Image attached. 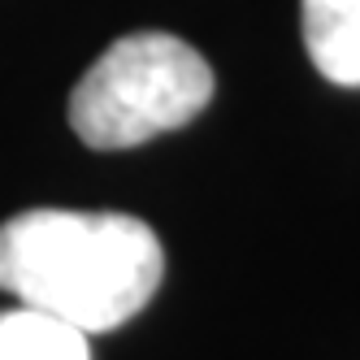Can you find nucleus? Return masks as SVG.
Instances as JSON below:
<instances>
[{
    "label": "nucleus",
    "mask_w": 360,
    "mask_h": 360,
    "mask_svg": "<svg viewBox=\"0 0 360 360\" xmlns=\"http://www.w3.org/2000/svg\"><path fill=\"white\" fill-rule=\"evenodd\" d=\"M161 278V239L131 213L31 209L0 221V291L83 334L143 313Z\"/></svg>",
    "instance_id": "1"
},
{
    "label": "nucleus",
    "mask_w": 360,
    "mask_h": 360,
    "mask_svg": "<svg viewBox=\"0 0 360 360\" xmlns=\"http://www.w3.org/2000/svg\"><path fill=\"white\" fill-rule=\"evenodd\" d=\"M213 100V70L165 31L122 35L70 91V126L87 148L117 152L178 131Z\"/></svg>",
    "instance_id": "2"
},
{
    "label": "nucleus",
    "mask_w": 360,
    "mask_h": 360,
    "mask_svg": "<svg viewBox=\"0 0 360 360\" xmlns=\"http://www.w3.org/2000/svg\"><path fill=\"white\" fill-rule=\"evenodd\" d=\"M304 48L339 87H360V0H304Z\"/></svg>",
    "instance_id": "3"
},
{
    "label": "nucleus",
    "mask_w": 360,
    "mask_h": 360,
    "mask_svg": "<svg viewBox=\"0 0 360 360\" xmlns=\"http://www.w3.org/2000/svg\"><path fill=\"white\" fill-rule=\"evenodd\" d=\"M87 339L39 308H0V360H91Z\"/></svg>",
    "instance_id": "4"
}]
</instances>
